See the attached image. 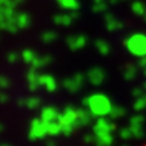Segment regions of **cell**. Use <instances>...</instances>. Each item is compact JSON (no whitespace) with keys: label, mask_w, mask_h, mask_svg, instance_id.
<instances>
[{"label":"cell","mask_w":146,"mask_h":146,"mask_svg":"<svg viewBox=\"0 0 146 146\" xmlns=\"http://www.w3.org/2000/svg\"><path fill=\"white\" fill-rule=\"evenodd\" d=\"M145 146H146V145H145Z\"/></svg>","instance_id":"1"}]
</instances>
